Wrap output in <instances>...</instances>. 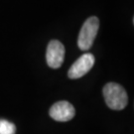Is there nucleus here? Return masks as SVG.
<instances>
[{
	"mask_svg": "<svg viewBox=\"0 0 134 134\" xmlns=\"http://www.w3.org/2000/svg\"><path fill=\"white\" fill-rule=\"evenodd\" d=\"M103 96L107 106L113 110H122L128 103L127 92L118 83L108 82L103 86Z\"/></svg>",
	"mask_w": 134,
	"mask_h": 134,
	"instance_id": "nucleus-1",
	"label": "nucleus"
},
{
	"mask_svg": "<svg viewBox=\"0 0 134 134\" xmlns=\"http://www.w3.org/2000/svg\"><path fill=\"white\" fill-rule=\"evenodd\" d=\"M99 28V20L96 16H91L86 20L81 27L79 38L77 46L81 51H87L91 48Z\"/></svg>",
	"mask_w": 134,
	"mask_h": 134,
	"instance_id": "nucleus-2",
	"label": "nucleus"
},
{
	"mask_svg": "<svg viewBox=\"0 0 134 134\" xmlns=\"http://www.w3.org/2000/svg\"><path fill=\"white\" fill-rule=\"evenodd\" d=\"M94 62H96V59L92 54H83L70 68L68 77L72 80H77L83 77L91 70V68L94 65Z\"/></svg>",
	"mask_w": 134,
	"mask_h": 134,
	"instance_id": "nucleus-3",
	"label": "nucleus"
},
{
	"mask_svg": "<svg viewBox=\"0 0 134 134\" xmlns=\"http://www.w3.org/2000/svg\"><path fill=\"white\" fill-rule=\"evenodd\" d=\"M65 47L60 41H50L46 52V60L49 67L52 69H59L61 67L65 60Z\"/></svg>",
	"mask_w": 134,
	"mask_h": 134,
	"instance_id": "nucleus-4",
	"label": "nucleus"
},
{
	"mask_svg": "<svg viewBox=\"0 0 134 134\" xmlns=\"http://www.w3.org/2000/svg\"><path fill=\"white\" fill-rule=\"evenodd\" d=\"M49 114L56 121L66 122L75 117L76 110L72 104H71L69 101L62 100L54 103L53 106L50 108Z\"/></svg>",
	"mask_w": 134,
	"mask_h": 134,
	"instance_id": "nucleus-5",
	"label": "nucleus"
},
{
	"mask_svg": "<svg viewBox=\"0 0 134 134\" xmlns=\"http://www.w3.org/2000/svg\"><path fill=\"white\" fill-rule=\"evenodd\" d=\"M16 126L6 119H0V134H15Z\"/></svg>",
	"mask_w": 134,
	"mask_h": 134,
	"instance_id": "nucleus-6",
	"label": "nucleus"
}]
</instances>
